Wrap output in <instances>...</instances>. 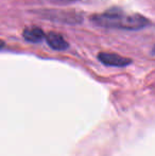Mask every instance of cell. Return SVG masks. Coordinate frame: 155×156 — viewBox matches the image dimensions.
I'll return each instance as SVG.
<instances>
[{"label": "cell", "mask_w": 155, "mask_h": 156, "mask_svg": "<svg viewBox=\"0 0 155 156\" xmlns=\"http://www.w3.org/2000/svg\"><path fill=\"white\" fill-rule=\"evenodd\" d=\"M98 58L104 65L114 66V67H124V66L130 65L131 62H132L130 58H125L115 53H106V52L100 53L98 55Z\"/></svg>", "instance_id": "obj_2"}, {"label": "cell", "mask_w": 155, "mask_h": 156, "mask_svg": "<svg viewBox=\"0 0 155 156\" xmlns=\"http://www.w3.org/2000/svg\"><path fill=\"white\" fill-rule=\"evenodd\" d=\"M79 0H55V2H60V3H70V2H77Z\"/></svg>", "instance_id": "obj_5"}, {"label": "cell", "mask_w": 155, "mask_h": 156, "mask_svg": "<svg viewBox=\"0 0 155 156\" xmlns=\"http://www.w3.org/2000/svg\"><path fill=\"white\" fill-rule=\"evenodd\" d=\"M91 20L100 27L124 30H139L149 25L148 19L141 15H126L119 9H111L106 13L93 16Z\"/></svg>", "instance_id": "obj_1"}, {"label": "cell", "mask_w": 155, "mask_h": 156, "mask_svg": "<svg viewBox=\"0 0 155 156\" xmlns=\"http://www.w3.org/2000/svg\"><path fill=\"white\" fill-rule=\"evenodd\" d=\"M3 47H4V41L0 39V49H1V48H3Z\"/></svg>", "instance_id": "obj_6"}, {"label": "cell", "mask_w": 155, "mask_h": 156, "mask_svg": "<svg viewBox=\"0 0 155 156\" xmlns=\"http://www.w3.org/2000/svg\"><path fill=\"white\" fill-rule=\"evenodd\" d=\"M23 37L26 41L30 43H41L45 38V33L41 28L33 27V28H27L23 31Z\"/></svg>", "instance_id": "obj_4"}, {"label": "cell", "mask_w": 155, "mask_h": 156, "mask_svg": "<svg viewBox=\"0 0 155 156\" xmlns=\"http://www.w3.org/2000/svg\"><path fill=\"white\" fill-rule=\"evenodd\" d=\"M46 41L48 43V45L54 50L58 51H63L66 50L69 47L68 43L65 41V38L61 34L56 32H49L47 35H45Z\"/></svg>", "instance_id": "obj_3"}]
</instances>
